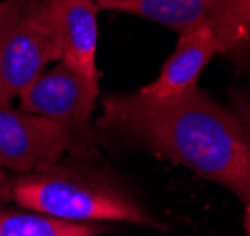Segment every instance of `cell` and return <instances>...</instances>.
Wrapping results in <instances>:
<instances>
[{
  "mask_svg": "<svg viewBox=\"0 0 250 236\" xmlns=\"http://www.w3.org/2000/svg\"><path fill=\"white\" fill-rule=\"evenodd\" d=\"M243 229H245V236H250V204H245V216H243Z\"/></svg>",
  "mask_w": 250,
  "mask_h": 236,
  "instance_id": "8fae6325",
  "label": "cell"
},
{
  "mask_svg": "<svg viewBox=\"0 0 250 236\" xmlns=\"http://www.w3.org/2000/svg\"><path fill=\"white\" fill-rule=\"evenodd\" d=\"M45 6L59 36L62 51L61 62L92 81H100L96 66L100 8L88 0H45Z\"/></svg>",
  "mask_w": 250,
  "mask_h": 236,
  "instance_id": "52a82bcc",
  "label": "cell"
},
{
  "mask_svg": "<svg viewBox=\"0 0 250 236\" xmlns=\"http://www.w3.org/2000/svg\"><path fill=\"white\" fill-rule=\"evenodd\" d=\"M100 105L98 145L171 160L250 204L249 126L201 88L175 98L107 94Z\"/></svg>",
  "mask_w": 250,
  "mask_h": 236,
  "instance_id": "6da1fadb",
  "label": "cell"
},
{
  "mask_svg": "<svg viewBox=\"0 0 250 236\" xmlns=\"http://www.w3.org/2000/svg\"><path fill=\"white\" fill-rule=\"evenodd\" d=\"M62 51L45 0L0 2V103L12 105Z\"/></svg>",
  "mask_w": 250,
  "mask_h": 236,
  "instance_id": "3957f363",
  "label": "cell"
},
{
  "mask_svg": "<svg viewBox=\"0 0 250 236\" xmlns=\"http://www.w3.org/2000/svg\"><path fill=\"white\" fill-rule=\"evenodd\" d=\"M214 54H220V41L209 26L181 32L173 53L166 58L158 77L139 88L150 98H175L198 87V79Z\"/></svg>",
  "mask_w": 250,
  "mask_h": 236,
  "instance_id": "ba28073f",
  "label": "cell"
},
{
  "mask_svg": "<svg viewBox=\"0 0 250 236\" xmlns=\"http://www.w3.org/2000/svg\"><path fill=\"white\" fill-rule=\"evenodd\" d=\"M12 200V174L0 169V204Z\"/></svg>",
  "mask_w": 250,
  "mask_h": 236,
  "instance_id": "30bf717a",
  "label": "cell"
},
{
  "mask_svg": "<svg viewBox=\"0 0 250 236\" xmlns=\"http://www.w3.org/2000/svg\"><path fill=\"white\" fill-rule=\"evenodd\" d=\"M12 200L66 221L79 223H132L167 231L143 206L125 180L100 162L61 160L45 171L12 174Z\"/></svg>",
  "mask_w": 250,
  "mask_h": 236,
  "instance_id": "7a4b0ae2",
  "label": "cell"
},
{
  "mask_svg": "<svg viewBox=\"0 0 250 236\" xmlns=\"http://www.w3.org/2000/svg\"><path fill=\"white\" fill-rule=\"evenodd\" d=\"M19 107L51 118L70 133V156L100 162L102 152L92 124V112L100 100V81H92L68 64L57 62L19 94Z\"/></svg>",
  "mask_w": 250,
  "mask_h": 236,
  "instance_id": "5b68a950",
  "label": "cell"
},
{
  "mask_svg": "<svg viewBox=\"0 0 250 236\" xmlns=\"http://www.w3.org/2000/svg\"><path fill=\"white\" fill-rule=\"evenodd\" d=\"M100 12L141 17L179 34L209 26L222 56L235 66L250 62V0H104Z\"/></svg>",
  "mask_w": 250,
  "mask_h": 236,
  "instance_id": "277c9868",
  "label": "cell"
},
{
  "mask_svg": "<svg viewBox=\"0 0 250 236\" xmlns=\"http://www.w3.org/2000/svg\"><path fill=\"white\" fill-rule=\"evenodd\" d=\"M72 139L62 126L13 105L0 103V169L10 174L45 171L70 154Z\"/></svg>",
  "mask_w": 250,
  "mask_h": 236,
  "instance_id": "8992f818",
  "label": "cell"
},
{
  "mask_svg": "<svg viewBox=\"0 0 250 236\" xmlns=\"http://www.w3.org/2000/svg\"><path fill=\"white\" fill-rule=\"evenodd\" d=\"M88 2H92V4H96V6L100 8V4H102V2H104V0H88Z\"/></svg>",
  "mask_w": 250,
  "mask_h": 236,
  "instance_id": "7c38bea8",
  "label": "cell"
},
{
  "mask_svg": "<svg viewBox=\"0 0 250 236\" xmlns=\"http://www.w3.org/2000/svg\"><path fill=\"white\" fill-rule=\"evenodd\" d=\"M111 231V223L66 221L21 206H0V236H102Z\"/></svg>",
  "mask_w": 250,
  "mask_h": 236,
  "instance_id": "9c48e42d",
  "label": "cell"
}]
</instances>
